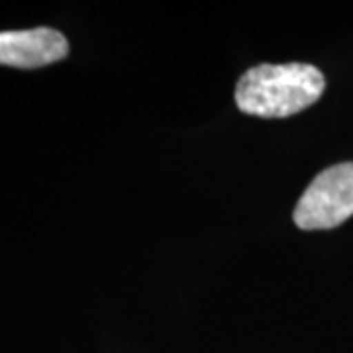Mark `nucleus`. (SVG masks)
Returning <instances> with one entry per match:
<instances>
[{
	"label": "nucleus",
	"instance_id": "nucleus-1",
	"mask_svg": "<svg viewBox=\"0 0 353 353\" xmlns=\"http://www.w3.org/2000/svg\"><path fill=\"white\" fill-rule=\"evenodd\" d=\"M324 88V75L314 65L263 63L241 75L236 104L243 114L257 118H289L312 106Z\"/></svg>",
	"mask_w": 353,
	"mask_h": 353
},
{
	"label": "nucleus",
	"instance_id": "nucleus-2",
	"mask_svg": "<svg viewBox=\"0 0 353 353\" xmlns=\"http://www.w3.org/2000/svg\"><path fill=\"white\" fill-rule=\"evenodd\" d=\"M353 216V163L332 165L314 176L294 208L301 230H332Z\"/></svg>",
	"mask_w": 353,
	"mask_h": 353
},
{
	"label": "nucleus",
	"instance_id": "nucleus-3",
	"mask_svg": "<svg viewBox=\"0 0 353 353\" xmlns=\"http://www.w3.org/2000/svg\"><path fill=\"white\" fill-rule=\"evenodd\" d=\"M69 53V41L53 28L0 32V65L38 69L61 61Z\"/></svg>",
	"mask_w": 353,
	"mask_h": 353
}]
</instances>
